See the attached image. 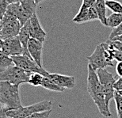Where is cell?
<instances>
[{
  "label": "cell",
  "mask_w": 122,
  "mask_h": 118,
  "mask_svg": "<svg viewBox=\"0 0 122 118\" xmlns=\"http://www.w3.org/2000/svg\"><path fill=\"white\" fill-rule=\"evenodd\" d=\"M88 74H87V87L86 90L90 96L97 105V109L102 116L106 117H110L112 116L109 107L106 105V99H105L104 90L102 86L97 77L96 71L88 64L87 67Z\"/></svg>",
  "instance_id": "cell-1"
},
{
  "label": "cell",
  "mask_w": 122,
  "mask_h": 118,
  "mask_svg": "<svg viewBox=\"0 0 122 118\" xmlns=\"http://www.w3.org/2000/svg\"><path fill=\"white\" fill-rule=\"evenodd\" d=\"M19 87L7 81H0V103L6 110L18 109L22 106Z\"/></svg>",
  "instance_id": "cell-2"
},
{
  "label": "cell",
  "mask_w": 122,
  "mask_h": 118,
  "mask_svg": "<svg viewBox=\"0 0 122 118\" xmlns=\"http://www.w3.org/2000/svg\"><path fill=\"white\" fill-rule=\"evenodd\" d=\"M53 102L51 101H42V102L34 103L28 106H21L15 109H6V114L10 118H26L34 113L46 111L52 109Z\"/></svg>",
  "instance_id": "cell-3"
},
{
  "label": "cell",
  "mask_w": 122,
  "mask_h": 118,
  "mask_svg": "<svg viewBox=\"0 0 122 118\" xmlns=\"http://www.w3.org/2000/svg\"><path fill=\"white\" fill-rule=\"evenodd\" d=\"M86 59L89 61L88 64L91 65L93 69L96 71L98 69L113 67L114 65L113 63V59L112 58L110 54L104 48L102 44L97 45L94 52Z\"/></svg>",
  "instance_id": "cell-4"
},
{
  "label": "cell",
  "mask_w": 122,
  "mask_h": 118,
  "mask_svg": "<svg viewBox=\"0 0 122 118\" xmlns=\"http://www.w3.org/2000/svg\"><path fill=\"white\" fill-rule=\"evenodd\" d=\"M30 74L17 66H10L6 70L0 72V81H7L11 84L20 86L28 83Z\"/></svg>",
  "instance_id": "cell-5"
},
{
  "label": "cell",
  "mask_w": 122,
  "mask_h": 118,
  "mask_svg": "<svg viewBox=\"0 0 122 118\" xmlns=\"http://www.w3.org/2000/svg\"><path fill=\"white\" fill-rule=\"evenodd\" d=\"M96 72L103 88L106 105L109 107V102L112 100V98H113L114 93H115V90L113 87L114 83L116 82L115 77L106 68L98 69Z\"/></svg>",
  "instance_id": "cell-6"
},
{
  "label": "cell",
  "mask_w": 122,
  "mask_h": 118,
  "mask_svg": "<svg viewBox=\"0 0 122 118\" xmlns=\"http://www.w3.org/2000/svg\"><path fill=\"white\" fill-rule=\"evenodd\" d=\"M21 28V23L18 19L4 14L0 22V36L2 40L17 36Z\"/></svg>",
  "instance_id": "cell-7"
},
{
  "label": "cell",
  "mask_w": 122,
  "mask_h": 118,
  "mask_svg": "<svg viewBox=\"0 0 122 118\" xmlns=\"http://www.w3.org/2000/svg\"><path fill=\"white\" fill-rule=\"evenodd\" d=\"M11 58L14 65L23 69L29 74L40 73L44 76L48 75V71H46L43 67H40L30 56L25 55H18L11 56Z\"/></svg>",
  "instance_id": "cell-8"
},
{
  "label": "cell",
  "mask_w": 122,
  "mask_h": 118,
  "mask_svg": "<svg viewBox=\"0 0 122 118\" xmlns=\"http://www.w3.org/2000/svg\"><path fill=\"white\" fill-rule=\"evenodd\" d=\"M19 4L17 19L20 21L21 26H24L30 20L32 15L36 13V5L33 0H21Z\"/></svg>",
  "instance_id": "cell-9"
},
{
  "label": "cell",
  "mask_w": 122,
  "mask_h": 118,
  "mask_svg": "<svg viewBox=\"0 0 122 118\" xmlns=\"http://www.w3.org/2000/svg\"><path fill=\"white\" fill-rule=\"evenodd\" d=\"M29 30L32 38L36 39L41 43L45 41L47 33L41 26L36 13H34L29 20Z\"/></svg>",
  "instance_id": "cell-10"
},
{
  "label": "cell",
  "mask_w": 122,
  "mask_h": 118,
  "mask_svg": "<svg viewBox=\"0 0 122 118\" xmlns=\"http://www.w3.org/2000/svg\"><path fill=\"white\" fill-rule=\"evenodd\" d=\"M2 51L9 56L22 55L23 48L18 36H17L3 40Z\"/></svg>",
  "instance_id": "cell-11"
},
{
  "label": "cell",
  "mask_w": 122,
  "mask_h": 118,
  "mask_svg": "<svg viewBox=\"0 0 122 118\" xmlns=\"http://www.w3.org/2000/svg\"><path fill=\"white\" fill-rule=\"evenodd\" d=\"M27 49L32 59H33L40 67H43V64H42L43 43H41V41L31 37L30 40H29Z\"/></svg>",
  "instance_id": "cell-12"
},
{
  "label": "cell",
  "mask_w": 122,
  "mask_h": 118,
  "mask_svg": "<svg viewBox=\"0 0 122 118\" xmlns=\"http://www.w3.org/2000/svg\"><path fill=\"white\" fill-rule=\"evenodd\" d=\"M46 77L49 78L51 80L53 81L56 84L63 87L64 89H73L75 86V78L73 76L60 75V74H50L46 75Z\"/></svg>",
  "instance_id": "cell-13"
},
{
  "label": "cell",
  "mask_w": 122,
  "mask_h": 118,
  "mask_svg": "<svg viewBox=\"0 0 122 118\" xmlns=\"http://www.w3.org/2000/svg\"><path fill=\"white\" fill-rule=\"evenodd\" d=\"M18 36L19 40H20V42H21V45H22V48H23V54L22 55H25V56H30V57H31L30 53H29V51H28V49H27L29 40L31 38L30 30H29V21L24 25V26H21Z\"/></svg>",
  "instance_id": "cell-14"
},
{
  "label": "cell",
  "mask_w": 122,
  "mask_h": 118,
  "mask_svg": "<svg viewBox=\"0 0 122 118\" xmlns=\"http://www.w3.org/2000/svg\"><path fill=\"white\" fill-rule=\"evenodd\" d=\"M95 10L97 11L98 20L103 26H106V0H97L94 4Z\"/></svg>",
  "instance_id": "cell-15"
},
{
  "label": "cell",
  "mask_w": 122,
  "mask_h": 118,
  "mask_svg": "<svg viewBox=\"0 0 122 118\" xmlns=\"http://www.w3.org/2000/svg\"><path fill=\"white\" fill-rule=\"evenodd\" d=\"M41 87H42L46 90H50V91H54V92H63L65 90L64 88L60 87V86L56 84L53 81H52L49 78L46 77V76L44 77Z\"/></svg>",
  "instance_id": "cell-16"
},
{
  "label": "cell",
  "mask_w": 122,
  "mask_h": 118,
  "mask_svg": "<svg viewBox=\"0 0 122 118\" xmlns=\"http://www.w3.org/2000/svg\"><path fill=\"white\" fill-rule=\"evenodd\" d=\"M122 22V14L113 13L106 18V26L114 29Z\"/></svg>",
  "instance_id": "cell-17"
},
{
  "label": "cell",
  "mask_w": 122,
  "mask_h": 118,
  "mask_svg": "<svg viewBox=\"0 0 122 118\" xmlns=\"http://www.w3.org/2000/svg\"><path fill=\"white\" fill-rule=\"evenodd\" d=\"M102 45L104 47V48L110 54V56H112V58H113V60H117V62L122 61V51L114 48L113 46L109 45V43H107L106 41L104 43H102Z\"/></svg>",
  "instance_id": "cell-18"
},
{
  "label": "cell",
  "mask_w": 122,
  "mask_h": 118,
  "mask_svg": "<svg viewBox=\"0 0 122 118\" xmlns=\"http://www.w3.org/2000/svg\"><path fill=\"white\" fill-rule=\"evenodd\" d=\"M88 10L89 8H87V7L83 6V5H82L79 12H78V14L75 16V18H73L72 21L78 24L86 23V19L87 14H88Z\"/></svg>",
  "instance_id": "cell-19"
},
{
  "label": "cell",
  "mask_w": 122,
  "mask_h": 118,
  "mask_svg": "<svg viewBox=\"0 0 122 118\" xmlns=\"http://www.w3.org/2000/svg\"><path fill=\"white\" fill-rule=\"evenodd\" d=\"M12 63H13V60H12L11 56H7L2 51H0V72L11 66Z\"/></svg>",
  "instance_id": "cell-20"
},
{
  "label": "cell",
  "mask_w": 122,
  "mask_h": 118,
  "mask_svg": "<svg viewBox=\"0 0 122 118\" xmlns=\"http://www.w3.org/2000/svg\"><path fill=\"white\" fill-rule=\"evenodd\" d=\"M45 76L40 73H31L29 76L28 83L33 87H41Z\"/></svg>",
  "instance_id": "cell-21"
},
{
  "label": "cell",
  "mask_w": 122,
  "mask_h": 118,
  "mask_svg": "<svg viewBox=\"0 0 122 118\" xmlns=\"http://www.w3.org/2000/svg\"><path fill=\"white\" fill-rule=\"evenodd\" d=\"M106 6L113 13L122 14V3L116 0H106Z\"/></svg>",
  "instance_id": "cell-22"
},
{
  "label": "cell",
  "mask_w": 122,
  "mask_h": 118,
  "mask_svg": "<svg viewBox=\"0 0 122 118\" xmlns=\"http://www.w3.org/2000/svg\"><path fill=\"white\" fill-rule=\"evenodd\" d=\"M113 99L115 101L117 117L122 118V96L117 90H115V93H114Z\"/></svg>",
  "instance_id": "cell-23"
},
{
  "label": "cell",
  "mask_w": 122,
  "mask_h": 118,
  "mask_svg": "<svg viewBox=\"0 0 122 118\" xmlns=\"http://www.w3.org/2000/svg\"><path fill=\"white\" fill-rule=\"evenodd\" d=\"M96 20H98V16H97V11L94 6L89 8L88 14H87L86 19V22H89V21H93Z\"/></svg>",
  "instance_id": "cell-24"
},
{
  "label": "cell",
  "mask_w": 122,
  "mask_h": 118,
  "mask_svg": "<svg viewBox=\"0 0 122 118\" xmlns=\"http://www.w3.org/2000/svg\"><path fill=\"white\" fill-rule=\"evenodd\" d=\"M13 3L12 0H0V18H2L10 4Z\"/></svg>",
  "instance_id": "cell-25"
},
{
  "label": "cell",
  "mask_w": 122,
  "mask_h": 118,
  "mask_svg": "<svg viewBox=\"0 0 122 118\" xmlns=\"http://www.w3.org/2000/svg\"><path fill=\"white\" fill-rule=\"evenodd\" d=\"M51 113H52V109L46 110V111H42V112L34 113H33L26 118H48L50 116Z\"/></svg>",
  "instance_id": "cell-26"
},
{
  "label": "cell",
  "mask_w": 122,
  "mask_h": 118,
  "mask_svg": "<svg viewBox=\"0 0 122 118\" xmlns=\"http://www.w3.org/2000/svg\"><path fill=\"white\" fill-rule=\"evenodd\" d=\"M121 35H122V22L118 26H117L116 28L113 29V30H112L110 34H109V40H112L113 38Z\"/></svg>",
  "instance_id": "cell-27"
},
{
  "label": "cell",
  "mask_w": 122,
  "mask_h": 118,
  "mask_svg": "<svg viewBox=\"0 0 122 118\" xmlns=\"http://www.w3.org/2000/svg\"><path fill=\"white\" fill-rule=\"evenodd\" d=\"M107 43H109V45H112L114 48L117 49V50L122 51V43L120 41H111V40H108L106 41Z\"/></svg>",
  "instance_id": "cell-28"
},
{
  "label": "cell",
  "mask_w": 122,
  "mask_h": 118,
  "mask_svg": "<svg viewBox=\"0 0 122 118\" xmlns=\"http://www.w3.org/2000/svg\"><path fill=\"white\" fill-rule=\"evenodd\" d=\"M113 87H114V90H117V91L122 90V77H120L117 80H116Z\"/></svg>",
  "instance_id": "cell-29"
},
{
  "label": "cell",
  "mask_w": 122,
  "mask_h": 118,
  "mask_svg": "<svg viewBox=\"0 0 122 118\" xmlns=\"http://www.w3.org/2000/svg\"><path fill=\"white\" fill-rule=\"evenodd\" d=\"M96 1L97 0H82V5H83V6L87 7V8H90V7L94 6Z\"/></svg>",
  "instance_id": "cell-30"
},
{
  "label": "cell",
  "mask_w": 122,
  "mask_h": 118,
  "mask_svg": "<svg viewBox=\"0 0 122 118\" xmlns=\"http://www.w3.org/2000/svg\"><path fill=\"white\" fill-rule=\"evenodd\" d=\"M116 72L118 76L122 77V61L117 62L116 65Z\"/></svg>",
  "instance_id": "cell-31"
},
{
  "label": "cell",
  "mask_w": 122,
  "mask_h": 118,
  "mask_svg": "<svg viewBox=\"0 0 122 118\" xmlns=\"http://www.w3.org/2000/svg\"><path fill=\"white\" fill-rule=\"evenodd\" d=\"M0 118H9L6 114V109L2 106L0 109Z\"/></svg>",
  "instance_id": "cell-32"
},
{
  "label": "cell",
  "mask_w": 122,
  "mask_h": 118,
  "mask_svg": "<svg viewBox=\"0 0 122 118\" xmlns=\"http://www.w3.org/2000/svg\"><path fill=\"white\" fill-rule=\"evenodd\" d=\"M111 41H120V42L122 43V35L116 36V37H114V38L112 39Z\"/></svg>",
  "instance_id": "cell-33"
},
{
  "label": "cell",
  "mask_w": 122,
  "mask_h": 118,
  "mask_svg": "<svg viewBox=\"0 0 122 118\" xmlns=\"http://www.w3.org/2000/svg\"><path fill=\"white\" fill-rule=\"evenodd\" d=\"M2 42H3V40L1 38L0 36V51H2Z\"/></svg>",
  "instance_id": "cell-34"
},
{
  "label": "cell",
  "mask_w": 122,
  "mask_h": 118,
  "mask_svg": "<svg viewBox=\"0 0 122 118\" xmlns=\"http://www.w3.org/2000/svg\"><path fill=\"white\" fill-rule=\"evenodd\" d=\"M34 2H35V3L36 5H38V4H40L41 2H43V1H45V0H33Z\"/></svg>",
  "instance_id": "cell-35"
},
{
  "label": "cell",
  "mask_w": 122,
  "mask_h": 118,
  "mask_svg": "<svg viewBox=\"0 0 122 118\" xmlns=\"http://www.w3.org/2000/svg\"><path fill=\"white\" fill-rule=\"evenodd\" d=\"M12 1H13V3H14V2H21V0H12Z\"/></svg>",
  "instance_id": "cell-36"
},
{
  "label": "cell",
  "mask_w": 122,
  "mask_h": 118,
  "mask_svg": "<svg viewBox=\"0 0 122 118\" xmlns=\"http://www.w3.org/2000/svg\"><path fill=\"white\" fill-rule=\"evenodd\" d=\"M118 93H119V94H120L121 96H122V90H119V91H117Z\"/></svg>",
  "instance_id": "cell-37"
},
{
  "label": "cell",
  "mask_w": 122,
  "mask_h": 118,
  "mask_svg": "<svg viewBox=\"0 0 122 118\" xmlns=\"http://www.w3.org/2000/svg\"><path fill=\"white\" fill-rule=\"evenodd\" d=\"M0 22H1V18H0Z\"/></svg>",
  "instance_id": "cell-38"
},
{
  "label": "cell",
  "mask_w": 122,
  "mask_h": 118,
  "mask_svg": "<svg viewBox=\"0 0 122 118\" xmlns=\"http://www.w3.org/2000/svg\"><path fill=\"white\" fill-rule=\"evenodd\" d=\"M9 118H10V117H9Z\"/></svg>",
  "instance_id": "cell-39"
}]
</instances>
